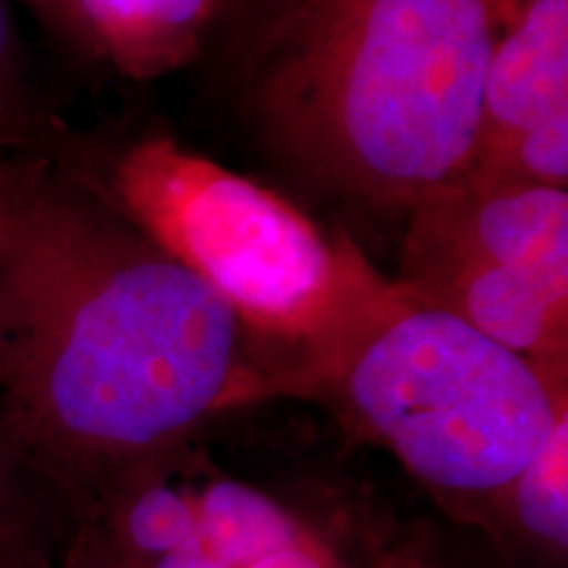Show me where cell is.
I'll list each match as a JSON object with an SVG mask.
<instances>
[{"label":"cell","mask_w":568,"mask_h":568,"mask_svg":"<svg viewBox=\"0 0 568 568\" xmlns=\"http://www.w3.org/2000/svg\"><path fill=\"white\" fill-rule=\"evenodd\" d=\"M508 17L497 0H297L261 84L284 153L389 209L466 182Z\"/></svg>","instance_id":"obj_2"},{"label":"cell","mask_w":568,"mask_h":568,"mask_svg":"<svg viewBox=\"0 0 568 568\" xmlns=\"http://www.w3.org/2000/svg\"><path fill=\"white\" fill-rule=\"evenodd\" d=\"M276 353L90 184L11 155L0 426L84 516L211 416L295 389Z\"/></svg>","instance_id":"obj_1"},{"label":"cell","mask_w":568,"mask_h":568,"mask_svg":"<svg viewBox=\"0 0 568 568\" xmlns=\"http://www.w3.org/2000/svg\"><path fill=\"white\" fill-rule=\"evenodd\" d=\"M38 9H42L48 13V17H53L55 21H59V11H61V0H32Z\"/></svg>","instance_id":"obj_15"},{"label":"cell","mask_w":568,"mask_h":568,"mask_svg":"<svg viewBox=\"0 0 568 568\" xmlns=\"http://www.w3.org/2000/svg\"><path fill=\"white\" fill-rule=\"evenodd\" d=\"M82 508L0 426V568H59Z\"/></svg>","instance_id":"obj_8"},{"label":"cell","mask_w":568,"mask_h":568,"mask_svg":"<svg viewBox=\"0 0 568 568\" xmlns=\"http://www.w3.org/2000/svg\"><path fill=\"white\" fill-rule=\"evenodd\" d=\"M40 126L21 61L17 27L6 0H0V153L30 151L40 142Z\"/></svg>","instance_id":"obj_11"},{"label":"cell","mask_w":568,"mask_h":568,"mask_svg":"<svg viewBox=\"0 0 568 568\" xmlns=\"http://www.w3.org/2000/svg\"><path fill=\"white\" fill-rule=\"evenodd\" d=\"M11 159V155H3V153H0V172H3V166H6V161H9Z\"/></svg>","instance_id":"obj_17"},{"label":"cell","mask_w":568,"mask_h":568,"mask_svg":"<svg viewBox=\"0 0 568 568\" xmlns=\"http://www.w3.org/2000/svg\"><path fill=\"white\" fill-rule=\"evenodd\" d=\"M222 0H61L59 21L132 80L193 59Z\"/></svg>","instance_id":"obj_7"},{"label":"cell","mask_w":568,"mask_h":568,"mask_svg":"<svg viewBox=\"0 0 568 568\" xmlns=\"http://www.w3.org/2000/svg\"><path fill=\"white\" fill-rule=\"evenodd\" d=\"M500 508L535 545L560 556L568 550V416L506 489Z\"/></svg>","instance_id":"obj_10"},{"label":"cell","mask_w":568,"mask_h":568,"mask_svg":"<svg viewBox=\"0 0 568 568\" xmlns=\"http://www.w3.org/2000/svg\"><path fill=\"white\" fill-rule=\"evenodd\" d=\"M303 389H329L422 485L468 508H500L568 416L566 385L395 280L311 361Z\"/></svg>","instance_id":"obj_3"},{"label":"cell","mask_w":568,"mask_h":568,"mask_svg":"<svg viewBox=\"0 0 568 568\" xmlns=\"http://www.w3.org/2000/svg\"><path fill=\"white\" fill-rule=\"evenodd\" d=\"M568 113V0H521L497 34L474 163Z\"/></svg>","instance_id":"obj_6"},{"label":"cell","mask_w":568,"mask_h":568,"mask_svg":"<svg viewBox=\"0 0 568 568\" xmlns=\"http://www.w3.org/2000/svg\"><path fill=\"white\" fill-rule=\"evenodd\" d=\"M497 3H500V9H503V11H506V17L510 19V13H514V11H516V6H518V3H521V0H497Z\"/></svg>","instance_id":"obj_16"},{"label":"cell","mask_w":568,"mask_h":568,"mask_svg":"<svg viewBox=\"0 0 568 568\" xmlns=\"http://www.w3.org/2000/svg\"><path fill=\"white\" fill-rule=\"evenodd\" d=\"M98 195L209 284L255 337L287 353L301 387L311 361L389 282L347 237H326L282 195L169 138L126 148L109 195Z\"/></svg>","instance_id":"obj_4"},{"label":"cell","mask_w":568,"mask_h":568,"mask_svg":"<svg viewBox=\"0 0 568 568\" xmlns=\"http://www.w3.org/2000/svg\"><path fill=\"white\" fill-rule=\"evenodd\" d=\"M403 255H456L568 287V193L466 180L410 209Z\"/></svg>","instance_id":"obj_5"},{"label":"cell","mask_w":568,"mask_h":568,"mask_svg":"<svg viewBox=\"0 0 568 568\" xmlns=\"http://www.w3.org/2000/svg\"><path fill=\"white\" fill-rule=\"evenodd\" d=\"M145 568H230V566H224L222 560L213 558L211 552L201 545V539H195V542L182 545V548L151 560Z\"/></svg>","instance_id":"obj_14"},{"label":"cell","mask_w":568,"mask_h":568,"mask_svg":"<svg viewBox=\"0 0 568 568\" xmlns=\"http://www.w3.org/2000/svg\"><path fill=\"white\" fill-rule=\"evenodd\" d=\"M247 568H332L329 560H326V552L322 545H316L314 539L308 542L297 545V548L274 552L258 564L247 566Z\"/></svg>","instance_id":"obj_13"},{"label":"cell","mask_w":568,"mask_h":568,"mask_svg":"<svg viewBox=\"0 0 568 568\" xmlns=\"http://www.w3.org/2000/svg\"><path fill=\"white\" fill-rule=\"evenodd\" d=\"M195 508L197 539L230 568H247L311 539L282 503L245 481H211L195 497Z\"/></svg>","instance_id":"obj_9"},{"label":"cell","mask_w":568,"mask_h":568,"mask_svg":"<svg viewBox=\"0 0 568 568\" xmlns=\"http://www.w3.org/2000/svg\"><path fill=\"white\" fill-rule=\"evenodd\" d=\"M59 568H132V566L124 564L122 558L113 556V552L103 545V539L98 537L82 518L80 535H77L69 556L61 560Z\"/></svg>","instance_id":"obj_12"}]
</instances>
